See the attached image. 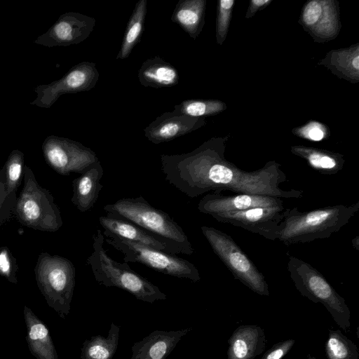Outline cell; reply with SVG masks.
I'll return each mask as SVG.
<instances>
[{
    "label": "cell",
    "mask_w": 359,
    "mask_h": 359,
    "mask_svg": "<svg viewBox=\"0 0 359 359\" xmlns=\"http://www.w3.org/2000/svg\"><path fill=\"white\" fill-rule=\"evenodd\" d=\"M224 143L223 139L212 138L188 153L161 154L165 180L191 198L224 191L285 199L302 196V191L280 187L287 177L279 163L271 161L255 171L241 170L225 158Z\"/></svg>",
    "instance_id": "6da1fadb"
},
{
    "label": "cell",
    "mask_w": 359,
    "mask_h": 359,
    "mask_svg": "<svg viewBox=\"0 0 359 359\" xmlns=\"http://www.w3.org/2000/svg\"><path fill=\"white\" fill-rule=\"evenodd\" d=\"M107 216L128 220L146 231L168 249V253L191 255L194 252L182 228L168 213L149 204L142 196L123 198L104 206Z\"/></svg>",
    "instance_id": "7a4b0ae2"
},
{
    "label": "cell",
    "mask_w": 359,
    "mask_h": 359,
    "mask_svg": "<svg viewBox=\"0 0 359 359\" xmlns=\"http://www.w3.org/2000/svg\"><path fill=\"white\" fill-rule=\"evenodd\" d=\"M359 210V201L334 205L309 211L289 208L279 224L278 240L288 246L328 238L345 226Z\"/></svg>",
    "instance_id": "3957f363"
},
{
    "label": "cell",
    "mask_w": 359,
    "mask_h": 359,
    "mask_svg": "<svg viewBox=\"0 0 359 359\" xmlns=\"http://www.w3.org/2000/svg\"><path fill=\"white\" fill-rule=\"evenodd\" d=\"M104 241L101 230L97 229L93 235V252L86 259L100 284L124 290L137 299L151 304L167 298L156 285L132 270L127 262L113 259L104 248Z\"/></svg>",
    "instance_id": "277c9868"
},
{
    "label": "cell",
    "mask_w": 359,
    "mask_h": 359,
    "mask_svg": "<svg viewBox=\"0 0 359 359\" xmlns=\"http://www.w3.org/2000/svg\"><path fill=\"white\" fill-rule=\"evenodd\" d=\"M287 255V268L296 289L313 303L322 304L336 324L346 331L351 325V312L344 299L315 267L289 253Z\"/></svg>",
    "instance_id": "5b68a950"
},
{
    "label": "cell",
    "mask_w": 359,
    "mask_h": 359,
    "mask_svg": "<svg viewBox=\"0 0 359 359\" xmlns=\"http://www.w3.org/2000/svg\"><path fill=\"white\" fill-rule=\"evenodd\" d=\"M34 274L47 304L62 318L69 313L76 283V269L63 257L48 252L39 255Z\"/></svg>",
    "instance_id": "8992f818"
},
{
    "label": "cell",
    "mask_w": 359,
    "mask_h": 359,
    "mask_svg": "<svg viewBox=\"0 0 359 359\" xmlns=\"http://www.w3.org/2000/svg\"><path fill=\"white\" fill-rule=\"evenodd\" d=\"M14 215L21 224L44 232H55L63 224L60 208L53 195L39 184L33 171L27 165Z\"/></svg>",
    "instance_id": "52a82bcc"
},
{
    "label": "cell",
    "mask_w": 359,
    "mask_h": 359,
    "mask_svg": "<svg viewBox=\"0 0 359 359\" xmlns=\"http://www.w3.org/2000/svg\"><path fill=\"white\" fill-rule=\"evenodd\" d=\"M201 229L213 252L235 279L259 295L269 296L265 276L229 235L212 226Z\"/></svg>",
    "instance_id": "ba28073f"
},
{
    "label": "cell",
    "mask_w": 359,
    "mask_h": 359,
    "mask_svg": "<svg viewBox=\"0 0 359 359\" xmlns=\"http://www.w3.org/2000/svg\"><path fill=\"white\" fill-rule=\"evenodd\" d=\"M104 241L124 255L125 262L140 263L159 273L194 282L201 280L197 268L190 262L144 245L120 238L104 230Z\"/></svg>",
    "instance_id": "9c48e42d"
},
{
    "label": "cell",
    "mask_w": 359,
    "mask_h": 359,
    "mask_svg": "<svg viewBox=\"0 0 359 359\" xmlns=\"http://www.w3.org/2000/svg\"><path fill=\"white\" fill-rule=\"evenodd\" d=\"M288 210L289 208L280 205L215 213L211 217L219 222L230 224L268 240L275 241L278 238L279 224Z\"/></svg>",
    "instance_id": "30bf717a"
},
{
    "label": "cell",
    "mask_w": 359,
    "mask_h": 359,
    "mask_svg": "<svg viewBox=\"0 0 359 359\" xmlns=\"http://www.w3.org/2000/svg\"><path fill=\"white\" fill-rule=\"evenodd\" d=\"M44 156L48 165L64 176H68L71 172L82 174L99 161L91 149L68 140L48 142L44 148Z\"/></svg>",
    "instance_id": "8fae6325"
},
{
    "label": "cell",
    "mask_w": 359,
    "mask_h": 359,
    "mask_svg": "<svg viewBox=\"0 0 359 359\" xmlns=\"http://www.w3.org/2000/svg\"><path fill=\"white\" fill-rule=\"evenodd\" d=\"M283 205L282 198L268 196L233 194L224 195L211 193L205 195L198 204L200 212L212 215L215 213L243 211L255 208Z\"/></svg>",
    "instance_id": "7c38bea8"
},
{
    "label": "cell",
    "mask_w": 359,
    "mask_h": 359,
    "mask_svg": "<svg viewBox=\"0 0 359 359\" xmlns=\"http://www.w3.org/2000/svg\"><path fill=\"white\" fill-rule=\"evenodd\" d=\"M332 0H312L304 6L301 21L315 38L332 39L339 30L338 9Z\"/></svg>",
    "instance_id": "4fadbf2b"
},
{
    "label": "cell",
    "mask_w": 359,
    "mask_h": 359,
    "mask_svg": "<svg viewBox=\"0 0 359 359\" xmlns=\"http://www.w3.org/2000/svg\"><path fill=\"white\" fill-rule=\"evenodd\" d=\"M205 124L203 118H196L175 111L165 112L144 129V136L154 144L172 140L196 130Z\"/></svg>",
    "instance_id": "5bb4252c"
},
{
    "label": "cell",
    "mask_w": 359,
    "mask_h": 359,
    "mask_svg": "<svg viewBox=\"0 0 359 359\" xmlns=\"http://www.w3.org/2000/svg\"><path fill=\"white\" fill-rule=\"evenodd\" d=\"M191 327L180 330H155L132 346L130 359H165Z\"/></svg>",
    "instance_id": "9a60e30c"
},
{
    "label": "cell",
    "mask_w": 359,
    "mask_h": 359,
    "mask_svg": "<svg viewBox=\"0 0 359 359\" xmlns=\"http://www.w3.org/2000/svg\"><path fill=\"white\" fill-rule=\"evenodd\" d=\"M228 359H255L266 347L264 330L256 325L238 327L228 340Z\"/></svg>",
    "instance_id": "2e32d148"
},
{
    "label": "cell",
    "mask_w": 359,
    "mask_h": 359,
    "mask_svg": "<svg viewBox=\"0 0 359 359\" xmlns=\"http://www.w3.org/2000/svg\"><path fill=\"white\" fill-rule=\"evenodd\" d=\"M27 327L26 341L36 359H58L50 331L46 325L27 306L23 309Z\"/></svg>",
    "instance_id": "e0dca14e"
},
{
    "label": "cell",
    "mask_w": 359,
    "mask_h": 359,
    "mask_svg": "<svg viewBox=\"0 0 359 359\" xmlns=\"http://www.w3.org/2000/svg\"><path fill=\"white\" fill-rule=\"evenodd\" d=\"M103 174V168L98 161L73 180L71 201L80 212L88 211L94 206L103 187L100 184Z\"/></svg>",
    "instance_id": "ac0fdd59"
},
{
    "label": "cell",
    "mask_w": 359,
    "mask_h": 359,
    "mask_svg": "<svg viewBox=\"0 0 359 359\" xmlns=\"http://www.w3.org/2000/svg\"><path fill=\"white\" fill-rule=\"evenodd\" d=\"M99 222L104 230L110 232L120 238L168 253V249L162 242L137 225L128 220L106 215L100 217Z\"/></svg>",
    "instance_id": "d6986e66"
},
{
    "label": "cell",
    "mask_w": 359,
    "mask_h": 359,
    "mask_svg": "<svg viewBox=\"0 0 359 359\" xmlns=\"http://www.w3.org/2000/svg\"><path fill=\"white\" fill-rule=\"evenodd\" d=\"M137 77L143 86L155 88L174 86L180 78L177 69L159 56L146 60L138 71Z\"/></svg>",
    "instance_id": "ffe728a7"
},
{
    "label": "cell",
    "mask_w": 359,
    "mask_h": 359,
    "mask_svg": "<svg viewBox=\"0 0 359 359\" xmlns=\"http://www.w3.org/2000/svg\"><path fill=\"white\" fill-rule=\"evenodd\" d=\"M205 6V0H180L173 11L171 20L195 39L204 25Z\"/></svg>",
    "instance_id": "44dd1931"
},
{
    "label": "cell",
    "mask_w": 359,
    "mask_h": 359,
    "mask_svg": "<svg viewBox=\"0 0 359 359\" xmlns=\"http://www.w3.org/2000/svg\"><path fill=\"white\" fill-rule=\"evenodd\" d=\"M95 20L80 13H69L54 27L57 39L62 43H78L85 40L93 32Z\"/></svg>",
    "instance_id": "7402d4cb"
},
{
    "label": "cell",
    "mask_w": 359,
    "mask_h": 359,
    "mask_svg": "<svg viewBox=\"0 0 359 359\" xmlns=\"http://www.w3.org/2000/svg\"><path fill=\"white\" fill-rule=\"evenodd\" d=\"M291 151L304 158L310 167L323 175H336L344 167V159L339 153L304 146L292 147Z\"/></svg>",
    "instance_id": "603a6c76"
},
{
    "label": "cell",
    "mask_w": 359,
    "mask_h": 359,
    "mask_svg": "<svg viewBox=\"0 0 359 359\" xmlns=\"http://www.w3.org/2000/svg\"><path fill=\"white\" fill-rule=\"evenodd\" d=\"M120 327L111 323L107 337L96 335L86 339L81 348V359H112L118 347Z\"/></svg>",
    "instance_id": "cb8c5ba5"
},
{
    "label": "cell",
    "mask_w": 359,
    "mask_h": 359,
    "mask_svg": "<svg viewBox=\"0 0 359 359\" xmlns=\"http://www.w3.org/2000/svg\"><path fill=\"white\" fill-rule=\"evenodd\" d=\"M336 74L357 82L359 79V46L350 48L330 51L320 62Z\"/></svg>",
    "instance_id": "d4e9b609"
},
{
    "label": "cell",
    "mask_w": 359,
    "mask_h": 359,
    "mask_svg": "<svg viewBox=\"0 0 359 359\" xmlns=\"http://www.w3.org/2000/svg\"><path fill=\"white\" fill-rule=\"evenodd\" d=\"M147 5V0H140L136 4L126 26L116 59L123 60L127 58L135 46L139 42L144 31Z\"/></svg>",
    "instance_id": "484cf974"
},
{
    "label": "cell",
    "mask_w": 359,
    "mask_h": 359,
    "mask_svg": "<svg viewBox=\"0 0 359 359\" xmlns=\"http://www.w3.org/2000/svg\"><path fill=\"white\" fill-rule=\"evenodd\" d=\"M327 359H358L356 345L339 330H330L326 340Z\"/></svg>",
    "instance_id": "4316f807"
},
{
    "label": "cell",
    "mask_w": 359,
    "mask_h": 359,
    "mask_svg": "<svg viewBox=\"0 0 359 359\" xmlns=\"http://www.w3.org/2000/svg\"><path fill=\"white\" fill-rule=\"evenodd\" d=\"M226 109V104L217 100H187L175 105V111L187 116L203 118L217 114Z\"/></svg>",
    "instance_id": "83f0119b"
},
{
    "label": "cell",
    "mask_w": 359,
    "mask_h": 359,
    "mask_svg": "<svg viewBox=\"0 0 359 359\" xmlns=\"http://www.w3.org/2000/svg\"><path fill=\"white\" fill-rule=\"evenodd\" d=\"M3 168L8 194H17L24 177L25 165L22 155L18 152L12 154Z\"/></svg>",
    "instance_id": "f1b7e54d"
},
{
    "label": "cell",
    "mask_w": 359,
    "mask_h": 359,
    "mask_svg": "<svg viewBox=\"0 0 359 359\" xmlns=\"http://www.w3.org/2000/svg\"><path fill=\"white\" fill-rule=\"evenodd\" d=\"M233 0L218 1L216 25V38L218 44L222 45L226 39L231 18Z\"/></svg>",
    "instance_id": "f546056e"
},
{
    "label": "cell",
    "mask_w": 359,
    "mask_h": 359,
    "mask_svg": "<svg viewBox=\"0 0 359 359\" xmlns=\"http://www.w3.org/2000/svg\"><path fill=\"white\" fill-rule=\"evenodd\" d=\"M17 194L8 195L4 168L0 170V226L14 215Z\"/></svg>",
    "instance_id": "4dcf8cb0"
},
{
    "label": "cell",
    "mask_w": 359,
    "mask_h": 359,
    "mask_svg": "<svg viewBox=\"0 0 359 359\" xmlns=\"http://www.w3.org/2000/svg\"><path fill=\"white\" fill-rule=\"evenodd\" d=\"M18 266L17 260L5 246L0 247V275L11 283L17 284Z\"/></svg>",
    "instance_id": "1f68e13d"
},
{
    "label": "cell",
    "mask_w": 359,
    "mask_h": 359,
    "mask_svg": "<svg viewBox=\"0 0 359 359\" xmlns=\"http://www.w3.org/2000/svg\"><path fill=\"white\" fill-rule=\"evenodd\" d=\"M296 135L311 141H321L328 135L327 128L321 123L310 121L303 126L293 130Z\"/></svg>",
    "instance_id": "d6a6232c"
},
{
    "label": "cell",
    "mask_w": 359,
    "mask_h": 359,
    "mask_svg": "<svg viewBox=\"0 0 359 359\" xmlns=\"http://www.w3.org/2000/svg\"><path fill=\"white\" fill-rule=\"evenodd\" d=\"M295 340L292 339L279 341L266 351L260 359H282L292 349Z\"/></svg>",
    "instance_id": "836d02e7"
},
{
    "label": "cell",
    "mask_w": 359,
    "mask_h": 359,
    "mask_svg": "<svg viewBox=\"0 0 359 359\" xmlns=\"http://www.w3.org/2000/svg\"><path fill=\"white\" fill-rule=\"evenodd\" d=\"M271 2V0H251L245 18H250L252 17L258 10L266 6Z\"/></svg>",
    "instance_id": "e575fe53"
},
{
    "label": "cell",
    "mask_w": 359,
    "mask_h": 359,
    "mask_svg": "<svg viewBox=\"0 0 359 359\" xmlns=\"http://www.w3.org/2000/svg\"><path fill=\"white\" fill-rule=\"evenodd\" d=\"M358 245H359V242H358V236L355 237V238H353V245L358 250Z\"/></svg>",
    "instance_id": "d590c367"
},
{
    "label": "cell",
    "mask_w": 359,
    "mask_h": 359,
    "mask_svg": "<svg viewBox=\"0 0 359 359\" xmlns=\"http://www.w3.org/2000/svg\"><path fill=\"white\" fill-rule=\"evenodd\" d=\"M306 359H317V358L316 357H314V356H312L310 354H308Z\"/></svg>",
    "instance_id": "8d00e7d4"
}]
</instances>
